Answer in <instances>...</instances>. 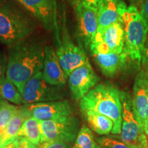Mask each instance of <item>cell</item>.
Instances as JSON below:
<instances>
[{"label":"cell","instance_id":"1","mask_svg":"<svg viewBox=\"0 0 148 148\" xmlns=\"http://www.w3.org/2000/svg\"><path fill=\"white\" fill-rule=\"evenodd\" d=\"M5 77L21 92L25 83L42 71L45 58V43L42 39L29 36L8 46Z\"/></svg>","mask_w":148,"mask_h":148},{"label":"cell","instance_id":"2","mask_svg":"<svg viewBox=\"0 0 148 148\" xmlns=\"http://www.w3.org/2000/svg\"><path fill=\"white\" fill-rule=\"evenodd\" d=\"M82 112L92 110L108 116L113 122L111 133L119 134L121 130L122 103L121 91L110 83L96 85L79 100Z\"/></svg>","mask_w":148,"mask_h":148},{"label":"cell","instance_id":"3","mask_svg":"<svg viewBox=\"0 0 148 148\" xmlns=\"http://www.w3.org/2000/svg\"><path fill=\"white\" fill-rule=\"evenodd\" d=\"M34 19L8 0H0V42L10 45L32 35L36 29Z\"/></svg>","mask_w":148,"mask_h":148},{"label":"cell","instance_id":"4","mask_svg":"<svg viewBox=\"0 0 148 148\" xmlns=\"http://www.w3.org/2000/svg\"><path fill=\"white\" fill-rule=\"evenodd\" d=\"M124 29L123 51L136 64L141 63L142 54L148 32V25L134 5L126 7L121 14Z\"/></svg>","mask_w":148,"mask_h":148},{"label":"cell","instance_id":"5","mask_svg":"<svg viewBox=\"0 0 148 148\" xmlns=\"http://www.w3.org/2000/svg\"><path fill=\"white\" fill-rule=\"evenodd\" d=\"M122 103L121 130L119 137L122 141L140 148H148L147 138L133 108L132 99L126 92L121 91Z\"/></svg>","mask_w":148,"mask_h":148},{"label":"cell","instance_id":"6","mask_svg":"<svg viewBox=\"0 0 148 148\" xmlns=\"http://www.w3.org/2000/svg\"><path fill=\"white\" fill-rule=\"evenodd\" d=\"M40 142L49 140H62L73 143L79 130V123L75 116H62L55 119L39 121Z\"/></svg>","mask_w":148,"mask_h":148},{"label":"cell","instance_id":"7","mask_svg":"<svg viewBox=\"0 0 148 148\" xmlns=\"http://www.w3.org/2000/svg\"><path fill=\"white\" fill-rule=\"evenodd\" d=\"M62 88L47 83L42 77V71H38L24 86L22 91L24 104L62 100L65 96Z\"/></svg>","mask_w":148,"mask_h":148},{"label":"cell","instance_id":"8","mask_svg":"<svg viewBox=\"0 0 148 148\" xmlns=\"http://www.w3.org/2000/svg\"><path fill=\"white\" fill-rule=\"evenodd\" d=\"M124 48V29L123 22H117L106 28L97 30L90 43L92 54L119 53Z\"/></svg>","mask_w":148,"mask_h":148},{"label":"cell","instance_id":"9","mask_svg":"<svg viewBox=\"0 0 148 148\" xmlns=\"http://www.w3.org/2000/svg\"><path fill=\"white\" fill-rule=\"evenodd\" d=\"M56 52L67 77L74 69L89 62L83 48L75 45L67 34L58 42Z\"/></svg>","mask_w":148,"mask_h":148},{"label":"cell","instance_id":"10","mask_svg":"<svg viewBox=\"0 0 148 148\" xmlns=\"http://www.w3.org/2000/svg\"><path fill=\"white\" fill-rule=\"evenodd\" d=\"M72 98L79 101L99 82V78L90 62L74 69L67 77Z\"/></svg>","mask_w":148,"mask_h":148},{"label":"cell","instance_id":"11","mask_svg":"<svg viewBox=\"0 0 148 148\" xmlns=\"http://www.w3.org/2000/svg\"><path fill=\"white\" fill-rule=\"evenodd\" d=\"M73 8L76 16L79 40L85 47L89 48L98 29L97 10L85 4H79Z\"/></svg>","mask_w":148,"mask_h":148},{"label":"cell","instance_id":"12","mask_svg":"<svg viewBox=\"0 0 148 148\" xmlns=\"http://www.w3.org/2000/svg\"><path fill=\"white\" fill-rule=\"evenodd\" d=\"M22 106L26 110L29 116H33L39 121L58 119L73 114L71 103L63 99L26 103Z\"/></svg>","mask_w":148,"mask_h":148},{"label":"cell","instance_id":"13","mask_svg":"<svg viewBox=\"0 0 148 148\" xmlns=\"http://www.w3.org/2000/svg\"><path fill=\"white\" fill-rule=\"evenodd\" d=\"M19 2L41 23L46 30H55L58 41H60L55 0H21Z\"/></svg>","mask_w":148,"mask_h":148},{"label":"cell","instance_id":"14","mask_svg":"<svg viewBox=\"0 0 148 148\" xmlns=\"http://www.w3.org/2000/svg\"><path fill=\"white\" fill-rule=\"evenodd\" d=\"M42 74L46 82L54 86H64L67 80L56 50L51 45H45Z\"/></svg>","mask_w":148,"mask_h":148},{"label":"cell","instance_id":"15","mask_svg":"<svg viewBox=\"0 0 148 148\" xmlns=\"http://www.w3.org/2000/svg\"><path fill=\"white\" fill-rule=\"evenodd\" d=\"M132 104L136 117L145 129L148 121V80L141 71L135 79Z\"/></svg>","mask_w":148,"mask_h":148},{"label":"cell","instance_id":"16","mask_svg":"<svg viewBox=\"0 0 148 148\" xmlns=\"http://www.w3.org/2000/svg\"><path fill=\"white\" fill-rule=\"evenodd\" d=\"M126 7L123 0H101L97 9V30L106 28L117 22H123L121 14Z\"/></svg>","mask_w":148,"mask_h":148},{"label":"cell","instance_id":"17","mask_svg":"<svg viewBox=\"0 0 148 148\" xmlns=\"http://www.w3.org/2000/svg\"><path fill=\"white\" fill-rule=\"evenodd\" d=\"M92 56L102 73L107 77H113L124 69L130 59L124 51L119 53H97Z\"/></svg>","mask_w":148,"mask_h":148},{"label":"cell","instance_id":"18","mask_svg":"<svg viewBox=\"0 0 148 148\" xmlns=\"http://www.w3.org/2000/svg\"><path fill=\"white\" fill-rule=\"evenodd\" d=\"M28 117H29L28 113L21 106L19 110L8 122L2 134L0 135V147L8 145L18 137L22 124Z\"/></svg>","mask_w":148,"mask_h":148},{"label":"cell","instance_id":"19","mask_svg":"<svg viewBox=\"0 0 148 148\" xmlns=\"http://www.w3.org/2000/svg\"><path fill=\"white\" fill-rule=\"evenodd\" d=\"M91 130L99 135H108L112 132L113 122L108 116L92 110L83 112Z\"/></svg>","mask_w":148,"mask_h":148},{"label":"cell","instance_id":"20","mask_svg":"<svg viewBox=\"0 0 148 148\" xmlns=\"http://www.w3.org/2000/svg\"><path fill=\"white\" fill-rule=\"evenodd\" d=\"M18 136L25 138L36 146L39 145L40 142L39 120L33 116L27 118L19 130Z\"/></svg>","mask_w":148,"mask_h":148},{"label":"cell","instance_id":"21","mask_svg":"<svg viewBox=\"0 0 148 148\" xmlns=\"http://www.w3.org/2000/svg\"><path fill=\"white\" fill-rule=\"evenodd\" d=\"M0 97L16 105L24 104L21 92L12 81L4 77L0 79Z\"/></svg>","mask_w":148,"mask_h":148},{"label":"cell","instance_id":"22","mask_svg":"<svg viewBox=\"0 0 148 148\" xmlns=\"http://www.w3.org/2000/svg\"><path fill=\"white\" fill-rule=\"evenodd\" d=\"M96 146L97 143L91 130L83 125L77 133L73 148H96Z\"/></svg>","mask_w":148,"mask_h":148},{"label":"cell","instance_id":"23","mask_svg":"<svg viewBox=\"0 0 148 148\" xmlns=\"http://www.w3.org/2000/svg\"><path fill=\"white\" fill-rule=\"evenodd\" d=\"M19 109L20 107L9 103L8 101L4 100L3 101L0 108V135L2 134L8 122Z\"/></svg>","mask_w":148,"mask_h":148},{"label":"cell","instance_id":"24","mask_svg":"<svg viewBox=\"0 0 148 148\" xmlns=\"http://www.w3.org/2000/svg\"><path fill=\"white\" fill-rule=\"evenodd\" d=\"M96 148H140L122 141L114 136H101L96 139Z\"/></svg>","mask_w":148,"mask_h":148},{"label":"cell","instance_id":"25","mask_svg":"<svg viewBox=\"0 0 148 148\" xmlns=\"http://www.w3.org/2000/svg\"><path fill=\"white\" fill-rule=\"evenodd\" d=\"M38 148H71L70 143L62 140H49V141L40 143L37 145Z\"/></svg>","mask_w":148,"mask_h":148},{"label":"cell","instance_id":"26","mask_svg":"<svg viewBox=\"0 0 148 148\" xmlns=\"http://www.w3.org/2000/svg\"><path fill=\"white\" fill-rule=\"evenodd\" d=\"M101 1V0H69L70 3L73 7L76 6L79 4H85L95 8L96 10L99 6Z\"/></svg>","mask_w":148,"mask_h":148},{"label":"cell","instance_id":"27","mask_svg":"<svg viewBox=\"0 0 148 148\" xmlns=\"http://www.w3.org/2000/svg\"><path fill=\"white\" fill-rule=\"evenodd\" d=\"M7 64H8V58L4 51L0 50V79L5 77L6 73Z\"/></svg>","mask_w":148,"mask_h":148},{"label":"cell","instance_id":"28","mask_svg":"<svg viewBox=\"0 0 148 148\" xmlns=\"http://www.w3.org/2000/svg\"><path fill=\"white\" fill-rule=\"evenodd\" d=\"M16 148H38L36 145H34V144L27 140L26 138L22 137V136H19V141H18V144Z\"/></svg>","mask_w":148,"mask_h":148},{"label":"cell","instance_id":"29","mask_svg":"<svg viewBox=\"0 0 148 148\" xmlns=\"http://www.w3.org/2000/svg\"><path fill=\"white\" fill-rule=\"evenodd\" d=\"M141 63L143 66H148V38L146 40L145 46H144L143 48V54H142Z\"/></svg>","mask_w":148,"mask_h":148},{"label":"cell","instance_id":"30","mask_svg":"<svg viewBox=\"0 0 148 148\" xmlns=\"http://www.w3.org/2000/svg\"><path fill=\"white\" fill-rule=\"evenodd\" d=\"M140 14L148 25V0H145L140 9Z\"/></svg>","mask_w":148,"mask_h":148},{"label":"cell","instance_id":"31","mask_svg":"<svg viewBox=\"0 0 148 148\" xmlns=\"http://www.w3.org/2000/svg\"><path fill=\"white\" fill-rule=\"evenodd\" d=\"M18 141H19V136H18L15 140H13L12 142H11V143H8V145L3 146V147L0 148H16L18 144Z\"/></svg>","mask_w":148,"mask_h":148},{"label":"cell","instance_id":"32","mask_svg":"<svg viewBox=\"0 0 148 148\" xmlns=\"http://www.w3.org/2000/svg\"><path fill=\"white\" fill-rule=\"evenodd\" d=\"M141 73H143V75L148 80V66H143V69L141 70Z\"/></svg>","mask_w":148,"mask_h":148},{"label":"cell","instance_id":"33","mask_svg":"<svg viewBox=\"0 0 148 148\" xmlns=\"http://www.w3.org/2000/svg\"><path fill=\"white\" fill-rule=\"evenodd\" d=\"M144 130H145V134L147 135V136H148V121L147 123V125H146V126L145 127V129H144Z\"/></svg>","mask_w":148,"mask_h":148},{"label":"cell","instance_id":"34","mask_svg":"<svg viewBox=\"0 0 148 148\" xmlns=\"http://www.w3.org/2000/svg\"><path fill=\"white\" fill-rule=\"evenodd\" d=\"M3 101H4V99H2V98H1V97H0V108H1V106H2V104H3Z\"/></svg>","mask_w":148,"mask_h":148}]
</instances>
